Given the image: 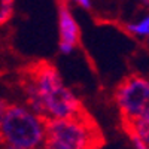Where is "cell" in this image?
Here are the masks:
<instances>
[{"label": "cell", "mask_w": 149, "mask_h": 149, "mask_svg": "<svg viewBox=\"0 0 149 149\" xmlns=\"http://www.w3.org/2000/svg\"><path fill=\"white\" fill-rule=\"evenodd\" d=\"M26 103L46 121L73 118L85 113V109L58 70L46 61L29 67L21 79Z\"/></svg>", "instance_id": "obj_1"}, {"label": "cell", "mask_w": 149, "mask_h": 149, "mask_svg": "<svg viewBox=\"0 0 149 149\" xmlns=\"http://www.w3.org/2000/svg\"><path fill=\"white\" fill-rule=\"evenodd\" d=\"M45 140L46 119L27 104L8 103L0 119V143L21 149H40Z\"/></svg>", "instance_id": "obj_2"}, {"label": "cell", "mask_w": 149, "mask_h": 149, "mask_svg": "<svg viewBox=\"0 0 149 149\" xmlns=\"http://www.w3.org/2000/svg\"><path fill=\"white\" fill-rule=\"evenodd\" d=\"M46 139L60 142L72 149H98L103 139L86 112L73 118L46 121Z\"/></svg>", "instance_id": "obj_3"}, {"label": "cell", "mask_w": 149, "mask_h": 149, "mask_svg": "<svg viewBox=\"0 0 149 149\" xmlns=\"http://www.w3.org/2000/svg\"><path fill=\"white\" fill-rule=\"evenodd\" d=\"M115 102L124 121L149 116V79L133 74L115 90Z\"/></svg>", "instance_id": "obj_4"}, {"label": "cell", "mask_w": 149, "mask_h": 149, "mask_svg": "<svg viewBox=\"0 0 149 149\" xmlns=\"http://www.w3.org/2000/svg\"><path fill=\"white\" fill-rule=\"evenodd\" d=\"M58 51L64 55L74 52L79 46L81 30L78 21L72 14L67 0L58 2Z\"/></svg>", "instance_id": "obj_5"}, {"label": "cell", "mask_w": 149, "mask_h": 149, "mask_svg": "<svg viewBox=\"0 0 149 149\" xmlns=\"http://www.w3.org/2000/svg\"><path fill=\"white\" fill-rule=\"evenodd\" d=\"M124 127H125L128 134L137 136L139 139H142L149 146V116L124 121Z\"/></svg>", "instance_id": "obj_6"}, {"label": "cell", "mask_w": 149, "mask_h": 149, "mask_svg": "<svg viewBox=\"0 0 149 149\" xmlns=\"http://www.w3.org/2000/svg\"><path fill=\"white\" fill-rule=\"evenodd\" d=\"M125 30L139 39H149V14L143 15L137 21H130L125 24Z\"/></svg>", "instance_id": "obj_7"}, {"label": "cell", "mask_w": 149, "mask_h": 149, "mask_svg": "<svg viewBox=\"0 0 149 149\" xmlns=\"http://www.w3.org/2000/svg\"><path fill=\"white\" fill-rule=\"evenodd\" d=\"M14 9H15V0H0V27L12 19Z\"/></svg>", "instance_id": "obj_8"}, {"label": "cell", "mask_w": 149, "mask_h": 149, "mask_svg": "<svg viewBox=\"0 0 149 149\" xmlns=\"http://www.w3.org/2000/svg\"><path fill=\"white\" fill-rule=\"evenodd\" d=\"M40 149H72V148H69V146H66V145H63V143H60V142L46 139Z\"/></svg>", "instance_id": "obj_9"}, {"label": "cell", "mask_w": 149, "mask_h": 149, "mask_svg": "<svg viewBox=\"0 0 149 149\" xmlns=\"http://www.w3.org/2000/svg\"><path fill=\"white\" fill-rule=\"evenodd\" d=\"M128 136H130V140H131V145L134 149H149V146L142 139H139L137 136H133V134H128Z\"/></svg>", "instance_id": "obj_10"}, {"label": "cell", "mask_w": 149, "mask_h": 149, "mask_svg": "<svg viewBox=\"0 0 149 149\" xmlns=\"http://www.w3.org/2000/svg\"><path fill=\"white\" fill-rule=\"evenodd\" d=\"M67 2H73L74 5H78L79 8L86 9V10L93 8V2H91V0H67Z\"/></svg>", "instance_id": "obj_11"}, {"label": "cell", "mask_w": 149, "mask_h": 149, "mask_svg": "<svg viewBox=\"0 0 149 149\" xmlns=\"http://www.w3.org/2000/svg\"><path fill=\"white\" fill-rule=\"evenodd\" d=\"M6 106H8V102L5 100V98L0 97V119H2V116H3V112H5Z\"/></svg>", "instance_id": "obj_12"}, {"label": "cell", "mask_w": 149, "mask_h": 149, "mask_svg": "<svg viewBox=\"0 0 149 149\" xmlns=\"http://www.w3.org/2000/svg\"><path fill=\"white\" fill-rule=\"evenodd\" d=\"M0 149H21V148H14V146H8V145H3V143H2Z\"/></svg>", "instance_id": "obj_13"}, {"label": "cell", "mask_w": 149, "mask_h": 149, "mask_svg": "<svg viewBox=\"0 0 149 149\" xmlns=\"http://www.w3.org/2000/svg\"><path fill=\"white\" fill-rule=\"evenodd\" d=\"M139 2H142V3H145V5H148V3H149V0H139Z\"/></svg>", "instance_id": "obj_14"}]
</instances>
